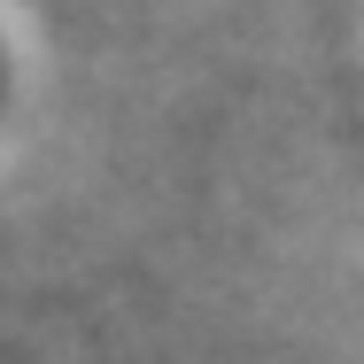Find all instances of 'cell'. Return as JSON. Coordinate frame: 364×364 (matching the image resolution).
<instances>
[{
  "mask_svg": "<svg viewBox=\"0 0 364 364\" xmlns=\"http://www.w3.org/2000/svg\"><path fill=\"white\" fill-rule=\"evenodd\" d=\"M0 93H8V47H0Z\"/></svg>",
  "mask_w": 364,
  "mask_h": 364,
  "instance_id": "6da1fadb",
  "label": "cell"
}]
</instances>
